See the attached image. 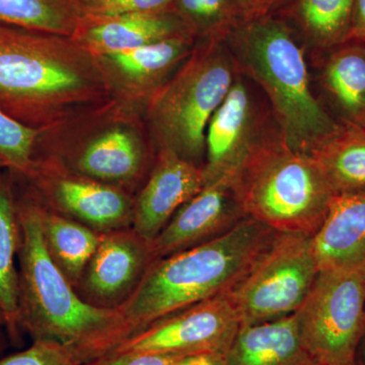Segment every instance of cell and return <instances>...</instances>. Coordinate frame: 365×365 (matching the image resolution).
<instances>
[{"label":"cell","instance_id":"cell-11","mask_svg":"<svg viewBox=\"0 0 365 365\" xmlns=\"http://www.w3.org/2000/svg\"><path fill=\"white\" fill-rule=\"evenodd\" d=\"M26 179L35 186L38 195L49 203L45 206L57 207L61 215L97 232H111L131 225L133 202L121 190L106 182L57 173L51 160L38 158Z\"/></svg>","mask_w":365,"mask_h":365},{"label":"cell","instance_id":"cell-31","mask_svg":"<svg viewBox=\"0 0 365 365\" xmlns=\"http://www.w3.org/2000/svg\"><path fill=\"white\" fill-rule=\"evenodd\" d=\"M292 0H234L240 24L277 16Z\"/></svg>","mask_w":365,"mask_h":365},{"label":"cell","instance_id":"cell-36","mask_svg":"<svg viewBox=\"0 0 365 365\" xmlns=\"http://www.w3.org/2000/svg\"><path fill=\"white\" fill-rule=\"evenodd\" d=\"M0 328H4V317L1 309H0Z\"/></svg>","mask_w":365,"mask_h":365},{"label":"cell","instance_id":"cell-17","mask_svg":"<svg viewBox=\"0 0 365 365\" xmlns=\"http://www.w3.org/2000/svg\"><path fill=\"white\" fill-rule=\"evenodd\" d=\"M196 42L193 36H182L97 59L108 81L113 78L126 90L150 93V98L186 61Z\"/></svg>","mask_w":365,"mask_h":365},{"label":"cell","instance_id":"cell-3","mask_svg":"<svg viewBox=\"0 0 365 365\" xmlns=\"http://www.w3.org/2000/svg\"><path fill=\"white\" fill-rule=\"evenodd\" d=\"M279 234L246 217L215 239L151 261L135 289L117 307L131 336L203 300L230 294Z\"/></svg>","mask_w":365,"mask_h":365},{"label":"cell","instance_id":"cell-34","mask_svg":"<svg viewBox=\"0 0 365 365\" xmlns=\"http://www.w3.org/2000/svg\"><path fill=\"white\" fill-rule=\"evenodd\" d=\"M354 365H365V323L359 346H357L356 353H355Z\"/></svg>","mask_w":365,"mask_h":365},{"label":"cell","instance_id":"cell-13","mask_svg":"<svg viewBox=\"0 0 365 365\" xmlns=\"http://www.w3.org/2000/svg\"><path fill=\"white\" fill-rule=\"evenodd\" d=\"M246 217L230 185L222 182L206 185L150 242L151 261L215 239Z\"/></svg>","mask_w":365,"mask_h":365},{"label":"cell","instance_id":"cell-29","mask_svg":"<svg viewBox=\"0 0 365 365\" xmlns=\"http://www.w3.org/2000/svg\"><path fill=\"white\" fill-rule=\"evenodd\" d=\"M86 16L98 18L175 11V0H81Z\"/></svg>","mask_w":365,"mask_h":365},{"label":"cell","instance_id":"cell-2","mask_svg":"<svg viewBox=\"0 0 365 365\" xmlns=\"http://www.w3.org/2000/svg\"><path fill=\"white\" fill-rule=\"evenodd\" d=\"M18 213L21 332L33 341H54L74 348L90 360L116 349L131 336L120 309L95 306L76 292L49 253L32 197L18 200Z\"/></svg>","mask_w":365,"mask_h":365},{"label":"cell","instance_id":"cell-35","mask_svg":"<svg viewBox=\"0 0 365 365\" xmlns=\"http://www.w3.org/2000/svg\"><path fill=\"white\" fill-rule=\"evenodd\" d=\"M1 329L2 328H0V354H1V353L4 352V350L6 349L7 344V334L2 332Z\"/></svg>","mask_w":365,"mask_h":365},{"label":"cell","instance_id":"cell-27","mask_svg":"<svg viewBox=\"0 0 365 365\" xmlns=\"http://www.w3.org/2000/svg\"><path fill=\"white\" fill-rule=\"evenodd\" d=\"M43 131L21 124L0 110V170L23 179L30 176Z\"/></svg>","mask_w":365,"mask_h":365},{"label":"cell","instance_id":"cell-4","mask_svg":"<svg viewBox=\"0 0 365 365\" xmlns=\"http://www.w3.org/2000/svg\"><path fill=\"white\" fill-rule=\"evenodd\" d=\"M299 34L280 16L239 24L225 40L240 73L265 93L283 140L309 153L339 130L312 91Z\"/></svg>","mask_w":365,"mask_h":365},{"label":"cell","instance_id":"cell-23","mask_svg":"<svg viewBox=\"0 0 365 365\" xmlns=\"http://www.w3.org/2000/svg\"><path fill=\"white\" fill-rule=\"evenodd\" d=\"M334 194L365 191V130L344 123L309 153Z\"/></svg>","mask_w":365,"mask_h":365},{"label":"cell","instance_id":"cell-5","mask_svg":"<svg viewBox=\"0 0 365 365\" xmlns=\"http://www.w3.org/2000/svg\"><path fill=\"white\" fill-rule=\"evenodd\" d=\"M245 215L280 234L313 237L335 195L309 153L292 150L271 128L232 185Z\"/></svg>","mask_w":365,"mask_h":365},{"label":"cell","instance_id":"cell-28","mask_svg":"<svg viewBox=\"0 0 365 365\" xmlns=\"http://www.w3.org/2000/svg\"><path fill=\"white\" fill-rule=\"evenodd\" d=\"M91 361L83 353L54 341H33L20 352L0 359V365H83Z\"/></svg>","mask_w":365,"mask_h":365},{"label":"cell","instance_id":"cell-33","mask_svg":"<svg viewBox=\"0 0 365 365\" xmlns=\"http://www.w3.org/2000/svg\"><path fill=\"white\" fill-rule=\"evenodd\" d=\"M350 41L365 44V0H356Z\"/></svg>","mask_w":365,"mask_h":365},{"label":"cell","instance_id":"cell-7","mask_svg":"<svg viewBox=\"0 0 365 365\" xmlns=\"http://www.w3.org/2000/svg\"><path fill=\"white\" fill-rule=\"evenodd\" d=\"M297 316L302 345L318 365H354L365 323V275L319 270Z\"/></svg>","mask_w":365,"mask_h":365},{"label":"cell","instance_id":"cell-14","mask_svg":"<svg viewBox=\"0 0 365 365\" xmlns=\"http://www.w3.org/2000/svg\"><path fill=\"white\" fill-rule=\"evenodd\" d=\"M206 186L203 168L162 150L150 179L133 203L131 228L148 244L184 204Z\"/></svg>","mask_w":365,"mask_h":365},{"label":"cell","instance_id":"cell-9","mask_svg":"<svg viewBox=\"0 0 365 365\" xmlns=\"http://www.w3.org/2000/svg\"><path fill=\"white\" fill-rule=\"evenodd\" d=\"M242 324L228 294L165 317L134 334L112 352L143 354H227Z\"/></svg>","mask_w":365,"mask_h":365},{"label":"cell","instance_id":"cell-6","mask_svg":"<svg viewBox=\"0 0 365 365\" xmlns=\"http://www.w3.org/2000/svg\"><path fill=\"white\" fill-rule=\"evenodd\" d=\"M239 73L225 40L199 41L148 101V119L160 150L199 165L209 122Z\"/></svg>","mask_w":365,"mask_h":365},{"label":"cell","instance_id":"cell-12","mask_svg":"<svg viewBox=\"0 0 365 365\" xmlns=\"http://www.w3.org/2000/svg\"><path fill=\"white\" fill-rule=\"evenodd\" d=\"M150 262V244L131 227L103 232L78 288L95 306L119 307L135 289Z\"/></svg>","mask_w":365,"mask_h":365},{"label":"cell","instance_id":"cell-24","mask_svg":"<svg viewBox=\"0 0 365 365\" xmlns=\"http://www.w3.org/2000/svg\"><path fill=\"white\" fill-rule=\"evenodd\" d=\"M322 83L345 123L365 125V44L349 41L333 49L322 72Z\"/></svg>","mask_w":365,"mask_h":365},{"label":"cell","instance_id":"cell-32","mask_svg":"<svg viewBox=\"0 0 365 365\" xmlns=\"http://www.w3.org/2000/svg\"><path fill=\"white\" fill-rule=\"evenodd\" d=\"M175 365H227V362L220 353H199L182 357Z\"/></svg>","mask_w":365,"mask_h":365},{"label":"cell","instance_id":"cell-15","mask_svg":"<svg viewBox=\"0 0 365 365\" xmlns=\"http://www.w3.org/2000/svg\"><path fill=\"white\" fill-rule=\"evenodd\" d=\"M182 36L195 37L181 16L172 11L111 18L86 16L72 39L98 58Z\"/></svg>","mask_w":365,"mask_h":365},{"label":"cell","instance_id":"cell-10","mask_svg":"<svg viewBox=\"0 0 365 365\" xmlns=\"http://www.w3.org/2000/svg\"><path fill=\"white\" fill-rule=\"evenodd\" d=\"M270 129L267 114L239 73L206 131V185L222 182L232 188L242 165Z\"/></svg>","mask_w":365,"mask_h":365},{"label":"cell","instance_id":"cell-26","mask_svg":"<svg viewBox=\"0 0 365 365\" xmlns=\"http://www.w3.org/2000/svg\"><path fill=\"white\" fill-rule=\"evenodd\" d=\"M174 9L199 41L225 40L240 24L234 0H175Z\"/></svg>","mask_w":365,"mask_h":365},{"label":"cell","instance_id":"cell-20","mask_svg":"<svg viewBox=\"0 0 365 365\" xmlns=\"http://www.w3.org/2000/svg\"><path fill=\"white\" fill-rule=\"evenodd\" d=\"M140 139L126 127L108 129L91 139L76 160L83 176L106 182L130 181L143 168Z\"/></svg>","mask_w":365,"mask_h":365},{"label":"cell","instance_id":"cell-30","mask_svg":"<svg viewBox=\"0 0 365 365\" xmlns=\"http://www.w3.org/2000/svg\"><path fill=\"white\" fill-rule=\"evenodd\" d=\"M181 355L143 354V353L110 352L83 365H175Z\"/></svg>","mask_w":365,"mask_h":365},{"label":"cell","instance_id":"cell-25","mask_svg":"<svg viewBox=\"0 0 365 365\" xmlns=\"http://www.w3.org/2000/svg\"><path fill=\"white\" fill-rule=\"evenodd\" d=\"M81 0H0V25L73 38L85 19Z\"/></svg>","mask_w":365,"mask_h":365},{"label":"cell","instance_id":"cell-18","mask_svg":"<svg viewBox=\"0 0 365 365\" xmlns=\"http://www.w3.org/2000/svg\"><path fill=\"white\" fill-rule=\"evenodd\" d=\"M225 359L227 365H318L302 345L295 314L242 326Z\"/></svg>","mask_w":365,"mask_h":365},{"label":"cell","instance_id":"cell-21","mask_svg":"<svg viewBox=\"0 0 365 365\" xmlns=\"http://www.w3.org/2000/svg\"><path fill=\"white\" fill-rule=\"evenodd\" d=\"M356 0H292L277 16L317 49H335L349 42Z\"/></svg>","mask_w":365,"mask_h":365},{"label":"cell","instance_id":"cell-16","mask_svg":"<svg viewBox=\"0 0 365 365\" xmlns=\"http://www.w3.org/2000/svg\"><path fill=\"white\" fill-rule=\"evenodd\" d=\"M312 242L319 270L365 275V191L334 195Z\"/></svg>","mask_w":365,"mask_h":365},{"label":"cell","instance_id":"cell-8","mask_svg":"<svg viewBox=\"0 0 365 365\" xmlns=\"http://www.w3.org/2000/svg\"><path fill=\"white\" fill-rule=\"evenodd\" d=\"M311 235L279 234L228 294L242 326L284 318L299 311L319 274Z\"/></svg>","mask_w":365,"mask_h":365},{"label":"cell","instance_id":"cell-19","mask_svg":"<svg viewBox=\"0 0 365 365\" xmlns=\"http://www.w3.org/2000/svg\"><path fill=\"white\" fill-rule=\"evenodd\" d=\"M14 175L0 172V309L7 337L21 341L19 311V269L16 259L21 245L18 200L14 191Z\"/></svg>","mask_w":365,"mask_h":365},{"label":"cell","instance_id":"cell-1","mask_svg":"<svg viewBox=\"0 0 365 365\" xmlns=\"http://www.w3.org/2000/svg\"><path fill=\"white\" fill-rule=\"evenodd\" d=\"M109 88L98 59L76 40L0 25V110L49 128Z\"/></svg>","mask_w":365,"mask_h":365},{"label":"cell","instance_id":"cell-37","mask_svg":"<svg viewBox=\"0 0 365 365\" xmlns=\"http://www.w3.org/2000/svg\"><path fill=\"white\" fill-rule=\"evenodd\" d=\"M362 128H364V130H365V125H364V127H362Z\"/></svg>","mask_w":365,"mask_h":365},{"label":"cell","instance_id":"cell-22","mask_svg":"<svg viewBox=\"0 0 365 365\" xmlns=\"http://www.w3.org/2000/svg\"><path fill=\"white\" fill-rule=\"evenodd\" d=\"M37 204L46 245L53 260L74 287H78L88 262L97 251L103 232H97L68 216Z\"/></svg>","mask_w":365,"mask_h":365}]
</instances>
